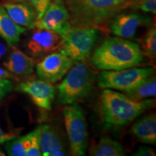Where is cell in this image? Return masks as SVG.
<instances>
[{
	"instance_id": "cell-1",
	"label": "cell",
	"mask_w": 156,
	"mask_h": 156,
	"mask_svg": "<svg viewBox=\"0 0 156 156\" xmlns=\"http://www.w3.org/2000/svg\"><path fill=\"white\" fill-rule=\"evenodd\" d=\"M141 46L124 38L112 37L105 39L93 51L90 63L99 70H122L140 66L144 61Z\"/></svg>"
},
{
	"instance_id": "cell-2",
	"label": "cell",
	"mask_w": 156,
	"mask_h": 156,
	"mask_svg": "<svg viewBox=\"0 0 156 156\" xmlns=\"http://www.w3.org/2000/svg\"><path fill=\"white\" fill-rule=\"evenodd\" d=\"M151 99L135 101L124 93L104 90L101 95L102 120L107 128H119L130 124L153 106Z\"/></svg>"
},
{
	"instance_id": "cell-3",
	"label": "cell",
	"mask_w": 156,
	"mask_h": 156,
	"mask_svg": "<svg viewBox=\"0 0 156 156\" xmlns=\"http://www.w3.org/2000/svg\"><path fill=\"white\" fill-rule=\"evenodd\" d=\"M70 24L81 28L101 30L122 10L116 0H64Z\"/></svg>"
},
{
	"instance_id": "cell-4",
	"label": "cell",
	"mask_w": 156,
	"mask_h": 156,
	"mask_svg": "<svg viewBox=\"0 0 156 156\" xmlns=\"http://www.w3.org/2000/svg\"><path fill=\"white\" fill-rule=\"evenodd\" d=\"M66 75L57 86L58 103L72 104L88 96L94 86L96 76L86 62H75Z\"/></svg>"
},
{
	"instance_id": "cell-5",
	"label": "cell",
	"mask_w": 156,
	"mask_h": 156,
	"mask_svg": "<svg viewBox=\"0 0 156 156\" xmlns=\"http://www.w3.org/2000/svg\"><path fill=\"white\" fill-rule=\"evenodd\" d=\"M93 28H81L70 24L59 33L62 36L60 53L75 62H83L90 57L99 36Z\"/></svg>"
},
{
	"instance_id": "cell-6",
	"label": "cell",
	"mask_w": 156,
	"mask_h": 156,
	"mask_svg": "<svg viewBox=\"0 0 156 156\" xmlns=\"http://www.w3.org/2000/svg\"><path fill=\"white\" fill-rule=\"evenodd\" d=\"M64 125L69 142L71 155H85L88 145V132L85 112L79 104H68L63 110Z\"/></svg>"
},
{
	"instance_id": "cell-7",
	"label": "cell",
	"mask_w": 156,
	"mask_h": 156,
	"mask_svg": "<svg viewBox=\"0 0 156 156\" xmlns=\"http://www.w3.org/2000/svg\"><path fill=\"white\" fill-rule=\"evenodd\" d=\"M154 73L155 69L153 67H132L118 71L102 70L96 76V80L101 88L125 92L132 89Z\"/></svg>"
},
{
	"instance_id": "cell-8",
	"label": "cell",
	"mask_w": 156,
	"mask_h": 156,
	"mask_svg": "<svg viewBox=\"0 0 156 156\" xmlns=\"http://www.w3.org/2000/svg\"><path fill=\"white\" fill-rule=\"evenodd\" d=\"M75 63L71 58L56 51L42 57L35 67L39 79L56 83L66 75Z\"/></svg>"
},
{
	"instance_id": "cell-9",
	"label": "cell",
	"mask_w": 156,
	"mask_h": 156,
	"mask_svg": "<svg viewBox=\"0 0 156 156\" xmlns=\"http://www.w3.org/2000/svg\"><path fill=\"white\" fill-rule=\"evenodd\" d=\"M62 36L49 30L36 28L25 43V48L32 57L39 58L53 52L59 51Z\"/></svg>"
},
{
	"instance_id": "cell-10",
	"label": "cell",
	"mask_w": 156,
	"mask_h": 156,
	"mask_svg": "<svg viewBox=\"0 0 156 156\" xmlns=\"http://www.w3.org/2000/svg\"><path fill=\"white\" fill-rule=\"evenodd\" d=\"M151 17L136 12L117 13L110 22L111 32L115 36L134 39L140 28L149 25Z\"/></svg>"
},
{
	"instance_id": "cell-11",
	"label": "cell",
	"mask_w": 156,
	"mask_h": 156,
	"mask_svg": "<svg viewBox=\"0 0 156 156\" xmlns=\"http://www.w3.org/2000/svg\"><path fill=\"white\" fill-rule=\"evenodd\" d=\"M17 90L28 94L37 107L46 111H51L56 94L55 87L52 83L38 80L20 83Z\"/></svg>"
},
{
	"instance_id": "cell-12",
	"label": "cell",
	"mask_w": 156,
	"mask_h": 156,
	"mask_svg": "<svg viewBox=\"0 0 156 156\" xmlns=\"http://www.w3.org/2000/svg\"><path fill=\"white\" fill-rule=\"evenodd\" d=\"M69 23V15L64 0H51L35 28L49 30L59 34Z\"/></svg>"
},
{
	"instance_id": "cell-13",
	"label": "cell",
	"mask_w": 156,
	"mask_h": 156,
	"mask_svg": "<svg viewBox=\"0 0 156 156\" xmlns=\"http://www.w3.org/2000/svg\"><path fill=\"white\" fill-rule=\"evenodd\" d=\"M39 126V142L41 155H67V151L65 142L59 130L52 124H43Z\"/></svg>"
},
{
	"instance_id": "cell-14",
	"label": "cell",
	"mask_w": 156,
	"mask_h": 156,
	"mask_svg": "<svg viewBox=\"0 0 156 156\" xmlns=\"http://www.w3.org/2000/svg\"><path fill=\"white\" fill-rule=\"evenodd\" d=\"M9 17L15 23L25 28H35L38 20L36 11L30 5L18 2H7L3 5Z\"/></svg>"
},
{
	"instance_id": "cell-15",
	"label": "cell",
	"mask_w": 156,
	"mask_h": 156,
	"mask_svg": "<svg viewBox=\"0 0 156 156\" xmlns=\"http://www.w3.org/2000/svg\"><path fill=\"white\" fill-rule=\"evenodd\" d=\"M3 65L12 75L28 76L34 72L36 62L32 57L12 46V50Z\"/></svg>"
},
{
	"instance_id": "cell-16",
	"label": "cell",
	"mask_w": 156,
	"mask_h": 156,
	"mask_svg": "<svg viewBox=\"0 0 156 156\" xmlns=\"http://www.w3.org/2000/svg\"><path fill=\"white\" fill-rule=\"evenodd\" d=\"M26 28L17 25L0 5V37L5 41L10 47L15 46L20 40L21 35L24 34Z\"/></svg>"
},
{
	"instance_id": "cell-17",
	"label": "cell",
	"mask_w": 156,
	"mask_h": 156,
	"mask_svg": "<svg viewBox=\"0 0 156 156\" xmlns=\"http://www.w3.org/2000/svg\"><path fill=\"white\" fill-rule=\"evenodd\" d=\"M132 133L141 142L153 145L156 142V116L151 114L143 116L134 123Z\"/></svg>"
},
{
	"instance_id": "cell-18",
	"label": "cell",
	"mask_w": 156,
	"mask_h": 156,
	"mask_svg": "<svg viewBox=\"0 0 156 156\" xmlns=\"http://www.w3.org/2000/svg\"><path fill=\"white\" fill-rule=\"evenodd\" d=\"M89 155L93 156H124L126 151L119 142L110 137H102L93 143L89 148Z\"/></svg>"
},
{
	"instance_id": "cell-19",
	"label": "cell",
	"mask_w": 156,
	"mask_h": 156,
	"mask_svg": "<svg viewBox=\"0 0 156 156\" xmlns=\"http://www.w3.org/2000/svg\"><path fill=\"white\" fill-rule=\"evenodd\" d=\"M124 94L135 101H143L156 95V78L154 74L142 80L137 85Z\"/></svg>"
},
{
	"instance_id": "cell-20",
	"label": "cell",
	"mask_w": 156,
	"mask_h": 156,
	"mask_svg": "<svg viewBox=\"0 0 156 156\" xmlns=\"http://www.w3.org/2000/svg\"><path fill=\"white\" fill-rule=\"evenodd\" d=\"M5 145L6 151L10 156H25L29 143V134L14 138Z\"/></svg>"
},
{
	"instance_id": "cell-21",
	"label": "cell",
	"mask_w": 156,
	"mask_h": 156,
	"mask_svg": "<svg viewBox=\"0 0 156 156\" xmlns=\"http://www.w3.org/2000/svg\"><path fill=\"white\" fill-rule=\"evenodd\" d=\"M141 46L144 55L151 59L156 57V29L153 26L146 33L141 41Z\"/></svg>"
},
{
	"instance_id": "cell-22",
	"label": "cell",
	"mask_w": 156,
	"mask_h": 156,
	"mask_svg": "<svg viewBox=\"0 0 156 156\" xmlns=\"http://www.w3.org/2000/svg\"><path fill=\"white\" fill-rule=\"evenodd\" d=\"M128 7L135 10H141L155 15L156 0H130L124 5L123 9Z\"/></svg>"
},
{
	"instance_id": "cell-23",
	"label": "cell",
	"mask_w": 156,
	"mask_h": 156,
	"mask_svg": "<svg viewBox=\"0 0 156 156\" xmlns=\"http://www.w3.org/2000/svg\"><path fill=\"white\" fill-rule=\"evenodd\" d=\"M40 126H38L34 131L29 133V143L26 151V156H41V152L39 142Z\"/></svg>"
},
{
	"instance_id": "cell-24",
	"label": "cell",
	"mask_w": 156,
	"mask_h": 156,
	"mask_svg": "<svg viewBox=\"0 0 156 156\" xmlns=\"http://www.w3.org/2000/svg\"><path fill=\"white\" fill-rule=\"evenodd\" d=\"M9 1L25 2L30 5L35 9V10L36 11L38 20L44 15L45 10L47 8V7L51 0H9Z\"/></svg>"
},
{
	"instance_id": "cell-25",
	"label": "cell",
	"mask_w": 156,
	"mask_h": 156,
	"mask_svg": "<svg viewBox=\"0 0 156 156\" xmlns=\"http://www.w3.org/2000/svg\"><path fill=\"white\" fill-rule=\"evenodd\" d=\"M13 83L10 79L0 77V101L13 90Z\"/></svg>"
},
{
	"instance_id": "cell-26",
	"label": "cell",
	"mask_w": 156,
	"mask_h": 156,
	"mask_svg": "<svg viewBox=\"0 0 156 156\" xmlns=\"http://www.w3.org/2000/svg\"><path fill=\"white\" fill-rule=\"evenodd\" d=\"M133 156H155V153L153 148L147 146H141L136 152L132 154Z\"/></svg>"
},
{
	"instance_id": "cell-27",
	"label": "cell",
	"mask_w": 156,
	"mask_h": 156,
	"mask_svg": "<svg viewBox=\"0 0 156 156\" xmlns=\"http://www.w3.org/2000/svg\"><path fill=\"white\" fill-rule=\"evenodd\" d=\"M15 137H17L15 134L5 132L0 127V144H3L5 142L10 141Z\"/></svg>"
},
{
	"instance_id": "cell-28",
	"label": "cell",
	"mask_w": 156,
	"mask_h": 156,
	"mask_svg": "<svg viewBox=\"0 0 156 156\" xmlns=\"http://www.w3.org/2000/svg\"><path fill=\"white\" fill-rule=\"evenodd\" d=\"M0 77L8 78V79L16 80V77H15L14 75H12V74L7 71V70H6L1 67H0Z\"/></svg>"
},
{
	"instance_id": "cell-29",
	"label": "cell",
	"mask_w": 156,
	"mask_h": 156,
	"mask_svg": "<svg viewBox=\"0 0 156 156\" xmlns=\"http://www.w3.org/2000/svg\"><path fill=\"white\" fill-rule=\"evenodd\" d=\"M7 50H8V48H7V46L4 44L2 42L0 41V60H2L5 57L7 52Z\"/></svg>"
},
{
	"instance_id": "cell-30",
	"label": "cell",
	"mask_w": 156,
	"mask_h": 156,
	"mask_svg": "<svg viewBox=\"0 0 156 156\" xmlns=\"http://www.w3.org/2000/svg\"><path fill=\"white\" fill-rule=\"evenodd\" d=\"M116 1L118 2L119 5L122 6V8L123 9V7H124V5H125L126 3H127L128 2H129L130 0H116Z\"/></svg>"
},
{
	"instance_id": "cell-31",
	"label": "cell",
	"mask_w": 156,
	"mask_h": 156,
	"mask_svg": "<svg viewBox=\"0 0 156 156\" xmlns=\"http://www.w3.org/2000/svg\"><path fill=\"white\" fill-rule=\"evenodd\" d=\"M5 152H4L2 150L1 148H0V156H5Z\"/></svg>"
}]
</instances>
